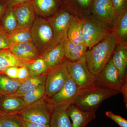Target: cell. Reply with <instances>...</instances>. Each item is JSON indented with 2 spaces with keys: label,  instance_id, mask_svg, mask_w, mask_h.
Returning <instances> with one entry per match:
<instances>
[{
  "label": "cell",
  "instance_id": "obj_1",
  "mask_svg": "<svg viewBox=\"0 0 127 127\" xmlns=\"http://www.w3.org/2000/svg\"><path fill=\"white\" fill-rule=\"evenodd\" d=\"M118 43V38L113 31L108 37L87 50L85 55L87 65L95 77L110 61Z\"/></svg>",
  "mask_w": 127,
  "mask_h": 127
},
{
  "label": "cell",
  "instance_id": "obj_2",
  "mask_svg": "<svg viewBox=\"0 0 127 127\" xmlns=\"http://www.w3.org/2000/svg\"><path fill=\"white\" fill-rule=\"evenodd\" d=\"M120 93L118 91L96 85L81 91L72 104L81 111L95 112L104 100Z\"/></svg>",
  "mask_w": 127,
  "mask_h": 127
},
{
  "label": "cell",
  "instance_id": "obj_3",
  "mask_svg": "<svg viewBox=\"0 0 127 127\" xmlns=\"http://www.w3.org/2000/svg\"><path fill=\"white\" fill-rule=\"evenodd\" d=\"M30 30L32 41L40 56L58 44L51 27L46 18L36 17Z\"/></svg>",
  "mask_w": 127,
  "mask_h": 127
},
{
  "label": "cell",
  "instance_id": "obj_4",
  "mask_svg": "<svg viewBox=\"0 0 127 127\" xmlns=\"http://www.w3.org/2000/svg\"><path fill=\"white\" fill-rule=\"evenodd\" d=\"M82 18L84 44L89 49L108 37L113 32L112 28L100 22L92 14Z\"/></svg>",
  "mask_w": 127,
  "mask_h": 127
},
{
  "label": "cell",
  "instance_id": "obj_5",
  "mask_svg": "<svg viewBox=\"0 0 127 127\" xmlns=\"http://www.w3.org/2000/svg\"><path fill=\"white\" fill-rule=\"evenodd\" d=\"M55 106L50 98L45 96L36 102L28 105L18 114L23 120L45 125H50Z\"/></svg>",
  "mask_w": 127,
  "mask_h": 127
},
{
  "label": "cell",
  "instance_id": "obj_6",
  "mask_svg": "<svg viewBox=\"0 0 127 127\" xmlns=\"http://www.w3.org/2000/svg\"><path fill=\"white\" fill-rule=\"evenodd\" d=\"M66 66L69 75L81 91L96 85V78L89 71L85 57L76 61L66 60Z\"/></svg>",
  "mask_w": 127,
  "mask_h": 127
},
{
  "label": "cell",
  "instance_id": "obj_7",
  "mask_svg": "<svg viewBox=\"0 0 127 127\" xmlns=\"http://www.w3.org/2000/svg\"><path fill=\"white\" fill-rule=\"evenodd\" d=\"M75 16L63 6L54 15L46 18L51 27L57 43L62 42L67 38L68 28Z\"/></svg>",
  "mask_w": 127,
  "mask_h": 127
},
{
  "label": "cell",
  "instance_id": "obj_8",
  "mask_svg": "<svg viewBox=\"0 0 127 127\" xmlns=\"http://www.w3.org/2000/svg\"><path fill=\"white\" fill-rule=\"evenodd\" d=\"M66 61L48 72L46 78V96L51 98L60 91L64 86L69 73L66 66Z\"/></svg>",
  "mask_w": 127,
  "mask_h": 127
},
{
  "label": "cell",
  "instance_id": "obj_9",
  "mask_svg": "<svg viewBox=\"0 0 127 127\" xmlns=\"http://www.w3.org/2000/svg\"><path fill=\"white\" fill-rule=\"evenodd\" d=\"M96 85L121 93L125 82L120 77L117 69L111 58L109 62L96 77Z\"/></svg>",
  "mask_w": 127,
  "mask_h": 127
},
{
  "label": "cell",
  "instance_id": "obj_10",
  "mask_svg": "<svg viewBox=\"0 0 127 127\" xmlns=\"http://www.w3.org/2000/svg\"><path fill=\"white\" fill-rule=\"evenodd\" d=\"M92 14L100 22L113 29L116 13L111 0H93Z\"/></svg>",
  "mask_w": 127,
  "mask_h": 127
},
{
  "label": "cell",
  "instance_id": "obj_11",
  "mask_svg": "<svg viewBox=\"0 0 127 127\" xmlns=\"http://www.w3.org/2000/svg\"><path fill=\"white\" fill-rule=\"evenodd\" d=\"M81 91L69 74L62 88L50 99L55 106L62 104L70 105Z\"/></svg>",
  "mask_w": 127,
  "mask_h": 127
},
{
  "label": "cell",
  "instance_id": "obj_12",
  "mask_svg": "<svg viewBox=\"0 0 127 127\" xmlns=\"http://www.w3.org/2000/svg\"><path fill=\"white\" fill-rule=\"evenodd\" d=\"M18 23V28L31 29L36 14L31 1L12 7Z\"/></svg>",
  "mask_w": 127,
  "mask_h": 127
},
{
  "label": "cell",
  "instance_id": "obj_13",
  "mask_svg": "<svg viewBox=\"0 0 127 127\" xmlns=\"http://www.w3.org/2000/svg\"><path fill=\"white\" fill-rule=\"evenodd\" d=\"M9 49L16 56L29 61H33L40 57L38 49L32 41L12 44Z\"/></svg>",
  "mask_w": 127,
  "mask_h": 127
},
{
  "label": "cell",
  "instance_id": "obj_14",
  "mask_svg": "<svg viewBox=\"0 0 127 127\" xmlns=\"http://www.w3.org/2000/svg\"><path fill=\"white\" fill-rule=\"evenodd\" d=\"M36 15L47 18L54 15L63 7L59 0H31Z\"/></svg>",
  "mask_w": 127,
  "mask_h": 127
},
{
  "label": "cell",
  "instance_id": "obj_15",
  "mask_svg": "<svg viewBox=\"0 0 127 127\" xmlns=\"http://www.w3.org/2000/svg\"><path fill=\"white\" fill-rule=\"evenodd\" d=\"M112 59L120 77L127 81V43H118L114 51Z\"/></svg>",
  "mask_w": 127,
  "mask_h": 127
},
{
  "label": "cell",
  "instance_id": "obj_16",
  "mask_svg": "<svg viewBox=\"0 0 127 127\" xmlns=\"http://www.w3.org/2000/svg\"><path fill=\"white\" fill-rule=\"evenodd\" d=\"M28 106L20 97L10 95L0 96V111L2 113L19 114Z\"/></svg>",
  "mask_w": 127,
  "mask_h": 127
},
{
  "label": "cell",
  "instance_id": "obj_17",
  "mask_svg": "<svg viewBox=\"0 0 127 127\" xmlns=\"http://www.w3.org/2000/svg\"><path fill=\"white\" fill-rule=\"evenodd\" d=\"M40 57L45 61L49 71L62 64L66 60L63 43L60 42L42 55Z\"/></svg>",
  "mask_w": 127,
  "mask_h": 127
},
{
  "label": "cell",
  "instance_id": "obj_18",
  "mask_svg": "<svg viewBox=\"0 0 127 127\" xmlns=\"http://www.w3.org/2000/svg\"><path fill=\"white\" fill-rule=\"evenodd\" d=\"M67 112L72 121V127H86L89 123L96 118L95 112L81 111L73 104L69 105Z\"/></svg>",
  "mask_w": 127,
  "mask_h": 127
},
{
  "label": "cell",
  "instance_id": "obj_19",
  "mask_svg": "<svg viewBox=\"0 0 127 127\" xmlns=\"http://www.w3.org/2000/svg\"><path fill=\"white\" fill-rule=\"evenodd\" d=\"M69 105L62 104L55 106L50 119V127H72L67 112Z\"/></svg>",
  "mask_w": 127,
  "mask_h": 127
},
{
  "label": "cell",
  "instance_id": "obj_20",
  "mask_svg": "<svg viewBox=\"0 0 127 127\" xmlns=\"http://www.w3.org/2000/svg\"><path fill=\"white\" fill-rule=\"evenodd\" d=\"M63 43L66 59L71 62L76 61L84 57L88 49L84 44L75 45L67 38Z\"/></svg>",
  "mask_w": 127,
  "mask_h": 127
},
{
  "label": "cell",
  "instance_id": "obj_21",
  "mask_svg": "<svg viewBox=\"0 0 127 127\" xmlns=\"http://www.w3.org/2000/svg\"><path fill=\"white\" fill-rule=\"evenodd\" d=\"M31 62L16 56L9 48L0 50V74H3L5 69L9 67L23 66Z\"/></svg>",
  "mask_w": 127,
  "mask_h": 127
},
{
  "label": "cell",
  "instance_id": "obj_22",
  "mask_svg": "<svg viewBox=\"0 0 127 127\" xmlns=\"http://www.w3.org/2000/svg\"><path fill=\"white\" fill-rule=\"evenodd\" d=\"M83 27L82 17L75 16L70 25L67 34V39L75 45L84 44Z\"/></svg>",
  "mask_w": 127,
  "mask_h": 127
},
{
  "label": "cell",
  "instance_id": "obj_23",
  "mask_svg": "<svg viewBox=\"0 0 127 127\" xmlns=\"http://www.w3.org/2000/svg\"><path fill=\"white\" fill-rule=\"evenodd\" d=\"M113 29L118 38L119 43H127V9L116 15Z\"/></svg>",
  "mask_w": 127,
  "mask_h": 127
},
{
  "label": "cell",
  "instance_id": "obj_24",
  "mask_svg": "<svg viewBox=\"0 0 127 127\" xmlns=\"http://www.w3.org/2000/svg\"><path fill=\"white\" fill-rule=\"evenodd\" d=\"M47 74V73L37 76H30L22 83L15 93L10 95L16 97H20L28 91L45 84Z\"/></svg>",
  "mask_w": 127,
  "mask_h": 127
},
{
  "label": "cell",
  "instance_id": "obj_25",
  "mask_svg": "<svg viewBox=\"0 0 127 127\" xmlns=\"http://www.w3.org/2000/svg\"><path fill=\"white\" fill-rule=\"evenodd\" d=\"M23 81L13 79L4 74H0V96L15 93Z\"/></svg>",
  "mask_w": 127,
  "mask_h": 127
},
{
  "label": "cell",
  "instance_id": "obj_26",
  "mask_svg": "<svg viewBox=\"0 0 127 127\" xmlns=\"http://www.w3.org/2000/svg\"><path fill=\"white\" fill-rule=\"evenodd\" d=\"M0 24L4 31L8 33L18 29V23L12 7L6 8Z\"/></svg>",
  "mask_w": 127,
  "mask_h": 127
},
{
  "label": "cell",
  "instance_id": "obj_27",
  "mask_svg": "<svg viewBox=\"0 0 127 127\" xmlns=\"http://www.w3.org/2000/svg\"><path fill=\"white\" fill-rule=\"evenodd\" d=\"M25 66L27 68L30 76H40L47 74L49 71L46 64L41 57L30 62Z\"/></svg>",
  "mask_w": 127,
  "mask_h": 127
},
{
  "label": "cell",
  "instance_id": "obj_28",
  "mask_svg": "<svg viewBox=\"0 0 127 127\" xmlns=\"http://www.w3.org/2000/svg\"><path fill=\"white\" fill-rule=\"evenodd\" d=\"M8 36L11 44L32 41L30 29L18 28L8 33Z\"/></svg>",
  "mask_w": 127,
  "mask_h": 127
},
{
  "label": "cell",
  "instance_id": "obj_29",
  "mask_svg": "<svg viewBox=\"0 0 127 127\" xmlns=\"http://www.w3.org/2000/svg\"><path fill=\"white\" fill-rule=\"evenodd\" d=\"M46 96L45 84L28 91L20 98L28 105L36 102Z\"/></svg>",
  "mask_w": 127,
  "mask_h": 127
},
{
  "label": "cell",
  "instance_id": "obj_30",
  "mask_svg": "<svg viewBox=\"0 0 127 127\" xmlns=\"http://www.w3.org/2000/svg\"><path fill=\"white\" fill-rule=\"evenodd\" d=\"M0 123L2 127H22L21 118L18 114H0Z\"/></svg>",
  "mask_w": 127,
  "mask_h": 127
},
{
  "label": "cell",
  "instance_id": "obj_31",
  "mask_svg": "<svg viewBox=\"0 0 127 127\" xmlns=\"http://www.w3.org/2000/svg\"><path fill=\"white\" fill-rule=\"evenodd\" d=\"M93 0H75V4L82 17L92 14Z\"/></svg>",
  "mask_w": 127,
  "mask_h": 127
},
{
  "label": "cell",
  "instance_id": "obj_32",
  "mask_svg": "<svg viewBox=\"0 0 127 127\" xmlns=\"http://www.w3.org/2000/svg\"><path fill=\"white\" fill-rule=\"evenodd\" d=\"M63 6L68 9L75 16L82 17L75 4V0H59Z\"/></svg>",
  "mask_w": 127,
  "mask_h": 127
},
{
  "label": "cell",
  "instance_id": "obj_33",
  "mask_svg": "<svg viewBox=\"0 0 127 127\" xmlns=\"http://www.w3.org/2000/svg\"><path fill=\"white\" fill-rule=\"evenodd\" d=\"M106 116L117 123L120 127H127V120L121 116L116 115L111 111H106Z\"/></svg>",
  "mask_w": 127,
  "mask_h": 127
},
{
  "label": "cell",
  "instance_id": "obj_34",
  "mask_svg": "<svg viewBox=\"0 0 127 127\" xmlns=\"http://www.w3.org/2000/svg\"><path fill=\"white\" fill-rule=\"evenodd\" d=\"M116 15L127 9V0H111Z\"/></svg>",
  "mask_w": 127,
  "mask_h": 127
},
{
  "label": "cell",
  "instance_id": "obj_35",
  "mask_svg": "<svg viewBox=\"0 0 127 127\" xmlns=\"http://www.w3.org/2000/svg\"><path fill=\"white\" fill-rule=\"evenodd\" d=\"M11 45L8 38V33L5 31L0 32V50L9 48Z\"/></svg>",
  "mask_w": 127,
  "mask_h": 127
},
{
  "label": "cell",
  "instance_id": "obj_36",
  "mask_svg": "<svg viewBox=\"0 0 127 127\" xmlns=\"http://www.w3.org/2000/svg\"><path fill=\"white\" fill-rule=\"evenodd\" d=\"M18 67L17 66H13L7 67L4 71L3 74L12 79H17Z\"/></svg>",
  "mask_w": 127,
  "mask_h": 127
},
{
  "label": "cell",
  "instance_id": "obj_37",
  "mask_svg": "<svg viewBox=\"0 0 127 127\" xmlns=\"http://www.w3.org/2000/svg\"><path fill=\"white\" fill-rule=\"evenodd\" d=\"M30 76V73L26 66L18 67L17 79L24 82Z\"/></svg>",
  "mask_w": 127,
  "mask_h": 127
},
{
  "label": "cell",
  "instance_id": "obj_38",
  "mask_svg": "<svg viewBox=\"0 0 127 127\" xmlns=\"http://www.w3.org/2000/svg\"><path fill=\"white\" fill-rule=\"evenodd\" d=\"M21 117V116H20ZM22 127H50V125H45L31 122L23 120L21 118Z\"/></svg>",
  "mask_w": 127,
  "mask_h": 127
},
{
  "label": "cell",
  "instance_id": "obj_39",
  "mask_svg": "<svg viewBox=\"0 0 127 127\" xmlns=\"http://www.w3.org/2000/svg\"><path fill=\"white\" fill-rule=\"evenodd\" d=\"M31 0H5V3L7 7H13L16 5Z\"/></svg>",
  "mask_w": 127,
  "mask_h": 127
},
{
  "label": "cell",
  "instance_id": "obj_40",
  "mask_svg": "<svg viewBox=\"0 0 127 127\" xmlns=\"http://www.w3.org/2000/svg\"><path fill=\"white\" fill-rule=\"evenodd\" d=\"M127 82H125L124 85L122 89L121 93H122L124 98V101L125 102V105L126 106V108H127Z\"/></svg>",
  "mask_w": 127,
  "mask_h": 127
},
{
  "label": "cell",
  "instance_id": "obj_41",
  "mask_svg": "<svg viewBox=\"0 0 127 127\" xmlns=\"http://www.w3.org/2000/svg\"><path fill=\"white\" fill-rule=\"evenodd\" d=\"M7 8L5 2H0V22Z\"/></svg>",
  "mask_w": 127,
  "mask_h": 127
},
{
  "label": "cell",
  "instance_id": "obj_42",
  "mask_svg": "<svg viewBox=\"0 0 127 127\" xmlns=\"http://www.w3.org/2000/svg\"><path fill=\"white\" fill-rule=\"evenodd\" d=\"M3 31H4V30H3V29L2 28V27H1V26L0 24V32Z\"/></svg>",
  "mask_w": 127,
  "mask_h": 127
},
{
  "label": "cell",
  "instance_id": "obj_43",
  "mask_svg": "<svg viewBox=\"0 0 127 127\" xmlns=\"http://www.w3.org/2000/svg\"><path fill=\"white\" fill-rule=\"evenodd\" d=\"M0 2H5V0H0Z\"/></svg>",
  "mask_w": 127,
  "mask_h": 127
},
{
  "label": "cell",
  "instance_id": "obj_44",
  "mask_svg": "<svg viewBox=\"0 0 127 127\" xmlns=\"http://www.w3.org/2000/svg\"><path fill=\"white\" fill-rule=\"evenodd\" d=\"M0 127H2V125H1V124H0Z\"/></svg>",
  "mask_w": 127,
  "mask_h": 127
},
{
  "label": "cell",
  "instance_id": "obj_45",
  "mask_svg": "<svg viewBox=\"0 0 127 127\" xmlns=\"http://www.w3.org/2000/svg\"><path fill=\"white\" fill-rule=\"evenodd\" d=\"M1 113H1V111H0V114H1Z\"/></svg>",
  "mask_w": 127,
  "mask_h": 127
}]
</instances>
